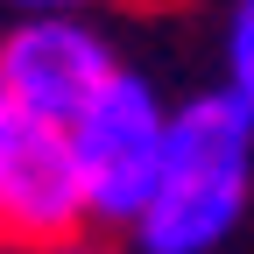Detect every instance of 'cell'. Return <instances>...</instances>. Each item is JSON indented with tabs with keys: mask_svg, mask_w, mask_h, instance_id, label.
<instances>
[{
	"mask_svg": "<svg viewBox=\"0 0 254 254\" xmlns=\"http://www.w3.org/2000/svg\"><path fill=\"white\" fill-rule=\"evenodd\" d=\"M226 85L254 106V0H240L226 21Z\"/></svg>",
	"mask_w": 254,
	"mask_h": 254,
	"instance_id": "5",
	"label": "cell"
},
{
	"mask_svg": "<svg viewBox=\"0 0 254 254\" xmlns=\"http://www.w3.org/2000/svg\"><path fill=\"white\" fill-rule=\"evenodd\" d=\"M7 7H21V14H71V7H85V0H7Z\"/></svg>",
	"mask_w": 254,
	"mask_h": 254,
	"instance_id": "6",
	"label": "cell"
},
{
	"mask_svg": "<svg viewBox=\"0 0 254 254\" xmlns=\"http://www.w3.org/2000/svg\"><path fill=\"white\" fill-rule=\"evenodd\" d=\"M92 226L85 170L71 148V127L36 113H0V233L21 247H57Z\"/></svg>",
	"mask_w": 254,
	"mask_h": 254,
	"instance_id": "3",
	"label": "cell"
},
{
	"mask_svg": "<svg viewBox=\"0 0 254 254\" xmlns=\"http://www.w3.org/2000/svg\"><path fill=\"white\" fill-rule=\"evenodd\" d=\"M113 71H120L113 43L92 21H78V14H28L14 36L0 43L7 106L36 113V120H57V127H71Z\"/></svg>",
	"mask_w": 254,
	"mask_h": 254,
	"instance_id": "4",
	"label": "cell"
},
{
	"mask_svg": "<svg viewBox=\"0 0 254 254\" xmlns=\"http://www.w3.org/2000/svg\"><path fill=\"white\" fill-rule=\"evenodd\" d=\"M163 134H170V106L155 99L141 71H113L92 92V106L71 120V148L99 226H134V212L155 190V170H163Z\"/></svg>",
	"mask_w": 254,
	"mask_h": 254,
	"instance_id": "2",
	"label": "cell"
},
{
	"mask_svg": "<svg viewBox=\"0 0 254 254\" xmlns=\"http://www.w3.org/2000/svg\"><path fill=\"white\" fill-rule=\"evenodd\" d=\"M0 113H7V85H0Z\"/></svg>",
	"mask_w": 254,
	"mask_h": 254,
	"instance_id": "8",
	"label": "cell"
},
{
	"mask_svg": "<svg viewBox=\"0 0 254 254\" xmlns=\"http://www.w3.org/2000/svg\"><path fill=\"white\" fill-rule=\"evenodd\" d=\"M247 184H254V106L233 85L177 106L163 134L155 190L134 212V247L141 254H212L240 226Z\"/></svg>",
	"mask_w": 254,
	"mask_h": 254,
	"instance_id": "1",
	"label": "cell"
},
{
	"mask_svg": "<svg viewBox=\"0 0 254 254\" xmlns=\"http://www.w3.org/2000/svg\"><path fill=\"white\" fill-rule=\"evenodd\" d=\"M43 254H106L99 240H57V247H43Z\"/></svg>",
	"mask_w": 254,
	"mask_h": 254,
	"instance_id": "7",
	"label": "cell"
}]
</instances>
